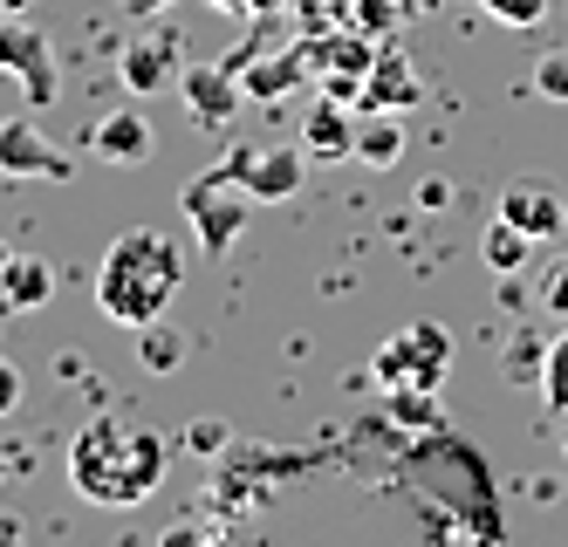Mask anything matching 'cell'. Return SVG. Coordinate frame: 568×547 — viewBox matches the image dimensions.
Segmentation results:
<instances>
[{
    "label": "cell",
    "mask_w": 568,
    "mask_h": 547,
    "mask_svg": "<svg viewBox=\"0 0 568 547\" xmlns=\"http://www.w3.org/2000/svg\"><path fill=\"white\" fill-rule=\"evenodd\" d=\"M165 473H172V438L138 425V417L97 411L69 438V486L90 507H138V499H151L165 486Z\"/></svg>",
    "instance_id": "obj_1"
},
{
    "label": "cell",
    "mask_w": 568,
    "mask_h": 547,
    "mask_svg": "<svg viewBox=\"0 0 568 547\" xmlns=\"http://www.w3.org/2000/svg\"><path fill=\"white\" fill-rule=\"evenodd\" d=\"M185 281V254H179V240L172 233H158V226H131L124 240H110V254L97 267V308L116 322V328H144L172 308V294Z\"/></svg>",
    "instance_id": "obj_2"
},
{
    "label": "cell",
    "mask_w": 568,
    "mask_h": 547,
    "mask_svg": "<svg viewBox=\"0 0 568 547\" xmlns=\"http://www.w3.org/2000/svg\"><path fill=\"white\" fill-rule=\"evenodd\" d=\"M254 205H261V199H254L247 185H240V179L226 172V164H213L206 179H192V185H185V220H192V240L206 246L213 261H220L226 246L240 240V226H247Z\"/></svg>",
    "instance_id": "obj_3"
},
{
    "label": "cell",
    "mask_w": 568,
    "mask_h": 547,
    "mask_svg": "<svg viewBox=\"0 0 568 547\" xmlns=\"http://www.w3.org/2000/svg\"><path fill=\"white\" fill-rule=\"evenodd\" d=\"M445 369H453V335H445L438 322H412V328H397L390 343L377 350V384L384 391H397V384L438 391Z\"/></svg>",
    "instance_id": "obj_4"
},
{
    "label": "cell",
    "mask_w": 568,
    "mask_h": 547,
    "mask_svg": "<svg viewBox=\"0 0 568 547\" xmlns=\"http://www.w3.org/2000/svg\"><path fill=\"white\" fill-rule=\"evenodd\" d=\"M0 75H21V97L28 110H49L55 103V49H49V34L8 14L0 21Z\"/></svg>",
    "instance_id": "obj_5"
},
{
    "label": "cell",
    "mask_w": 568,
    "mask_h": 547,
    "mask_svg": "<svg viewBox=\"0 0 568 547\" xmlns=\"http://www.w3.org/2000/svg\"><path fill=\"white\" fill-rule=\"evenodd\" d=\"M226 172L240 179V185H247L254 199H295L302 192V179H308V151L302 144H233L226 158Z\"/></svg>",
    "instance_id": "obj_6"
},
{
    "label": "cell",
    "mask_w": 568,
    "mask_h": 547,
    "mask_svg": "<svg viewBox=\"0 0 568 547\" xmlns=\"http://www.w3.org/2000/svg\"><path fill=\"white\" fill-rule=\"evenodd\" d=\"M69 172H75L69 151L34 117H8V123H0V179H69Z\"/></svg>",
    "instance_id": "obj_7"
},
{
    "label": "cell",
    "mask_w": 568,
    "mask_h": 547,
    "mask_svg": "<svg viewBox=\"0 0 568 547\" xmlns=\"http://www.w3.org/2000/svg\"><path fill=\"white\" fill-rule=\"evenodd\" d=\"M418 103H425V82H418L412 55H404L397 41H384L377 62H371V75H363V103L356 110H390V117H404V110H418Z\"/></svg>",
    "instance_id": "obj_8"
},
{
    "label": "cell",
    "mask_w": 568,
    "mask_h": 547,
    "mask_svg": "<svg viewBox=\"0 0 568 547\" xmlns=\"http://www.w3.org/2000/svg\"><path fill=\"white\" fill-rule=\"evenodd\" d=\"M179 90H185L192 123H226V117H240V103H247V90H240V69H233V62H226V69H213V62L185 69V75H179Z\"/></svg>",
    "instance_id": "obj_9"
},
{
    "label": "cell",
    "mask_w": 568,
    "mask_h": 547,
    "mask_svg": "<svg viewBox=\"0 0 568 547\" xmlns=\"http://www.w3.org/2000/svg\"><path fill=\"white\" fill-rule=\"evenodd\" d=\"M302 151H308V164H343V158L356 151L349 103H336V97H315V110H302Z\"/></svg>",
    "instance_id": "obj_10"
},
{
    "label": "cell",
    "mask_w": 568,
    "mask_h": 547,
    "mask_svg": "<svg viewBox=\"0 0 568 547\" xmlns=\"http://www.w3.org/2000/svg\"><path fill=\"white\" fill-rule=\"evenodd\" d=\"M500 220H514L527 240H555V233L568 226V205H561V192H548V185H507V192H500Z\"/></svg>",
    "instance_id": "obj_11"
},
{
    "label": "cell",
    "mask_w": 568,
    "mask_h": 547,
    "mask_svg": "<svg viewBox=\"0 0 568 547\" xmlns=\"http://www.w3.org/2000/svg\"><path fill=\"white\" fill-rule=\"evenodd\" d=\"M90 151L103 164H144L151 158V123H144V110H110L97 131H90Z\"/></svg>",
    "instance_id": "obj_12"
},
{
    "label": "cell",
    "mask_w": 568,
    "mask_h": 547,
    "mask_svg": "<svg viewBox=\"0 0 568 547\" xmlns=\"http://www.w3.org/2000/svg\"><path fill=\"white\" fill-rule=\"evenodd\" d=\"M308 82V55H302V41L295 49H281L274 62H254L247 55V69H240V90H247L254 103H281V97H295Z\"/></svg>",
    "instance_id": "obj_13"
},
{
    "label": "cell",
    "mask_w": 568,
    "mask_h": 547,
    "mask_svg": "<svg viewBox=\"0 0 568 547\" xmlns=\"http://www.w3.org/2000/svg\"><path fill=\"white\" fill-rule=\"evenodd\" d=\"M179 41H131V49H124V62H116V75H124V90L144 103V97H158V90H165V82L179 75Z\"/></svg>",
    "instance_id": "obj_14"
},
{
    "label": "cell",
    "mask_w": 568,
    "mask_h": 547,
    "mask_svg": "<svg viewBox=\"0 0 568 547\" xmlns=\"http://www.w3.org/2000/svg\"><path fill=\"white\" fill-rule=\"evenodd\" d=\"M0 302H8L14 315L49 308V302H55V267H49V261H34V254H14L8 274H0Z\"/></svg>",
    "instance_id": "obj_15"
},
{
    "label": "cell",
    "mask_w": 568,
    "mask_h": 547,
    "mask_svg": "<svg viewBox=\"0 0 568 547\" xmlns=\"http://www.w3.org/2000/svg\"><path fill=\"white\" fill-rule=\"evenodd\" d=\"M356 164H371V172H390V164L404 158V117H390V110H371L356 123V151H349Z\"/></svg>",
    "instance_id": "obj_16"
},
{
    "label": "cell",
    "mask_w": 568,
    "mask_h": 547,
    "mask_svg": "<svg viewBox=\"0 0 568 547\" xmlns=\"http://www.w3.org/2000/svg\"><path fill=\"white\" fill-rule=\"evenodd\" d=\"M535 246H541V240H527L514 220H500V213H494V220H486V233H479V261L494 267V274H520Z\"/></svg>",
    "instance_id": "obj_17"
},
{
    "label": "cell",
    "mask_w": 568,
    "mask_h": 547,
    "mask_svg": "<svg viewBox=\"0 0 568 547\" xmlns=\"http://www.w3.org/2000/svg\"><path fill=\"white\" fill-rule=\"evenodd\" d=\"M138 363H144V369H179V363H185V335H179L165 315L144 322V328H138Z\"/></svg>",
    "instance_id": "obj_18"
},
{
    "label": "cell",
    "mask_w": 568,
    "mask_h": 547,
    "mask_svg": "<svg viewBox=\"0 0 568 547\" xmlns=\"http://www.w3.org/2000/svg\"><path fill=\"white\" fill-rule=\"evenodd\" d=\"M390 417H397L404 432H438V391L397 384V391H390Z\"/></svg>",
    "instance_id": "obj_19"
},
{
    "label": "cell",
    "mask_w": 568,
    "mask_h": 547,
    "mask_svg": "<svg viewBox=\"0 0 568 547\" xmlns=\"http://www.w3.org/2000/svg\"><path fill=\"white\" fill-rule=\"evenodd\" d=\"M541 404L548 411H568V328L541 350Z\"/></svg>",
    "instance_id": "obj_20"
},
{
    "label": "cell",
    "mask_w": 568,
    "mask_h": 547,
    "mask_svg": "<svg viewBox=\"0 0 568 547\" xmlns=\"http://www.w3.org/2000/svg\"><path fill=\"white\" fill-rule=\"evenodd\" d=\"M397 14H404L397 0H343V21H349V28H363L371 41H377V34H390V28H397Z\"/></svg>",
    "instance_id": "obj_21"
},
{
    "label": "cell",
    "mask_w": 568,
    "mask_h": 547,
    "mask_svg": "<svg viewBox=\"0 0 568 547\" xmlns=\"http://www.w3.org/2000/svg\"><path fill=\"white\" fill-rule=\"evenodd\" d=\"M535 90H541L548 103H568V49H548V55L535 62Z\"/></svg>",
    "instance_id": "obj_22"
},
{
    "label": "cell",
    "mask_w": 568,
    "mask_h": 547,
    "mask_svg": "<svg viewBox=\"0 0 568 547\" xmlns=\"http://www.w3.org/2000/svg\"><path fill=\"white\" fill-rule=\"evenodd\" d=\"M486 14H494V21H507V28H541L548 0H486Z\"/></svg>",
    "instance_id": "obj_23"
},
{
    "label": "cell",
    "mask_w": 568,
    "mask_h": 547,
    "mask_svg": "<svg viewBox=\"0 0 568 547\" xmlns=\"http://www.w3.org/2000/svg\"><path fill=\"white\" fill-rule=\"evenodd\" d=\"M541 308L555 315V322H568V254L548 267V281H541Z\"/></svg>",
    "instance_id": "obj_24"
},
{
    "label": "cell",
    "mask_w": 568,
    "mask_h": 547,
    "mask_svg": "<svg viewBox=\"0 0 568 547\" xmlns=\"http://www.w3.org/2000/svg\"><path fill=\"white\" fill-rule=\"evenodd\" d=\"M14 404H21V369H14L8 356H0V417H8Z\"/></svg>",
    "instance_id": "obj_25"
},
{
    "label": "cell",
    "mask_w": 568,
    "mask_h": 547,
    "mask_svg": "<svg viewBox=\"0 0 568 547\" xmlns=\"http://www.w3.org/2000/svg\"><path fill=\"white\" fill-rule=\"evenodd\" d=\"M192 445H199V452H220V445H226V425H199Z\"/></svg>",
    "instance_id": "obj_26"
},
{
    "label": "cell",
    "mask_w": 568,
    "mask_h": 547,
    "mask_svg": "<svg viewBox=\"0 0 568 547\" xmlns=\"http://www.w3.org/2000/svg\"><path fill=\"white\" fill-rule=\"evenodd\" d=\"M28 527H21V514H8V507H0V540H21Z\"/></svg>",
    "instance_id": "obj_27"
},
{
    "label": "cell",
    "mask_w": 568,
    "mask_h": 547,
    "mask_svg": "<svg viewBox=\"0 0 568 547\" xmlns=\"http://www.w3.org/2000/svg\"><path fill=\"white\" fill-rule=\"evenodd\" d=\"M124 8H131V14H165L172 0H124Z\"/></svg>",
    "instance_id": "obj_28"
},
{
    "label": "cell",
    "mask_w": 568,
    "mask_h": 547,
    "mask_svg": "<svg viewBox=\"0 0 568 547\" xmlns=\"http://www.w3.org/2000/svg\"><path fill=\"white\" fill-rule=\"evenodd\" d=\"M288 0H247V14H281Z\"/></svg>",
    "instance_id": "obj_29"
},
{
    "label": "cell",
    "mask_w": 568,
    "mask_h": 547,
    "mask_svg": "<svg viewBox=\"0 0 568 547\" xmlns=\"http://www.w3.org/2000/svg\"><path fill=\"white\" fill-rule=\"evenodd\" d=\"M206 8H220V14H247V0H206Z\"/></svg>",
    "instance_id": "obj_30"
},
{
    "label": "cell",
    "mask_w": 568,
    "mask_h": 547,
    "mask_svg": "<svg viewBox=\"0 0 568 547\" xmlns=\"http://www.w3.org/2000/svg\"><path fill=\"white\" fill-rule=\"evenodd\" d=\"M34 8V0H0V14H28Z\"/></svg>",
    "instance_id": "obj_31"
},
{
    "label": "cell",
    "mask_w": 568,
    "mask_h": 547,
    "mask_svg": "<svg viewBox=\"0 0 568 547\" xmlns=\"http://www.w3.org/2000/svg\"><path fill=\"white\" fill-rule=\"evenodd\" d=\"M8 261H14V254H8V246H0V274H8Z\"/></svg>",
    "instance_id": "obj_32"
},
{
    "label": "cell",
    "mask_w": 568,
    "mask_h": 547,
    "mask_svg": "<svg viewBox=\"0 0 568 547\" xmlns=\"http://www.w3.org/2000/svg\"><path fill=\"white\" fill-rule=\"evenodd\" d=\"M561 458H568V432H561Z\"/></svg>",
    "instance_id": "obj_33"
},
{
    "label": "cell",
    "mask_w": 568,
    "mask_h": 547,
    "mask_svg": "<svg viewBox=\"0 0 568 547\" xmlns=\"http://www.w3.org/2000/svg\"><path fill=\"white\" fill-rule=\"evenodd\" d=\"M0 473H8V466H0Z\"/></svg>",
    "instance_id": "obj_34"
},
{
    "label": "cell",
    "mask_w": 568,
    "mask_h": 547,
    "mask_svg": "<svg viewBox=\"0 0 568 547\" xmlns=\"http://www.w3.org/2000/svg\"><path fill=\"white\" fill-rule=\"evenodd\" d=\"M336 8H343V0H336Z\"/></svg>",
    "instance_id": "obj_35"
}]
</instances>
